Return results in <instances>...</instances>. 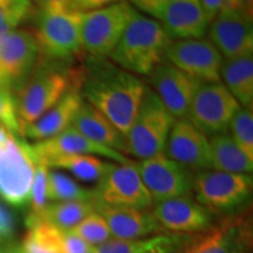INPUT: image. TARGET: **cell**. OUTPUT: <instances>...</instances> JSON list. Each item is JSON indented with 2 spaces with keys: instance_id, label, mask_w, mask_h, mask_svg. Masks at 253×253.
I'll use <instances>...</instances> for the list:
<instances>
[{
  "instance_id": "41",
  "label": "cell",
  "mask_w": 253,
  "mask_h": 253,
  "mask_svg": "<svg viewBox=\"0 0 253 253\" xmlns=\"http://www.w3.org/2000/svg\"><path fill=\"white\" fill-rule=\"evenodd\" d=\"M224 1H225V0H199V2H201L202 7L204 9L209 21L212 20L221 9H223Z\"/></svg>"
},
{
  "instance_id": "17",
  "label": "cell",
  "mask_w": 253,
  "mask_h": 253,
  "mask_svg": "<svg viewBox=\"0 0 253 253\" xmlns=\"http://www.w3.org/2000/svg\"><path fill=\"white\" fill-rule=\"evenodd\" d=\"M156 96L176 120L186 119L201 82L190 78L171 63L164 61L149 75Z\"/></svg>"
},
{
  "instance_id": "43",
  "label": "cell",
  "mask_w": 253,
  "mask_h": 253,
  "mask_svg": "<svg viewBox=\"0 0 253 253\" xmlns=\"http://www.w3.org/2000/svg\"><path fill=\"white\" fill-rule=\"evenodd\" d=\"M0 253H12V249H7L4 245L1 237H0Z\"/></svg>"
},
{
  "instance_id": "16",
  "label": "cell",
  "mask_w": 253,
  "mask_h": 253,
  "mask_svg": "<svg viewBox=\"0 0 253 253\" xmlns=\"http://www.w3.org/2000/svg\"><path fill=\"white\" fill-rule=\"evenodd\" d=\"M150 212L167 232L177 235H194L212 225V213L191 194L157 202Z\"/></svg>"
},
{
  "instance_id": "8",
  "label": "cell",
  "mask_w": 253,
  "mask_h": 253,
  "mask_svg": "<svg viewBox=\"0 0 253 253\" xmlns=\"http://www.w3.org/2000/svg\"><path fill=\"white\" fill-rule=\"evenodd\" d=\"M136 9L126 0L81 15V40L84 52L108 58L125 33Z\"/></svg>"
},
{
  "instance_id": "11",
  "label": "cell",
  "mask_w": 253,
  "mask_h": 253,
  "mask_svg": "<svg viewBox=\"0 0 253 253\" xmlns=\"http://www.w3.org/2000/svg\"><path fill=\"white\" fill-rule=\"evenodd\" d=\"M240 104L223 82L202 84L196 91L186 120L205 136L226 134Z\"/></svg>"
},
{
  "instance_id": "2",
  "label": "cell",
  "mask_w": 253,
  "mask_h": 253,
  "mask_svg": "<svg viewBox=\"0 0 253 253\" xmlns=\"http://www.w3.org/2000/svg\"><path fill=\"white\" fill-rule=\"evenodd\" d=\"M84 65L49 61L39 55L36 67L14 91L20 132L39 120L72 89L80 90Z\"/></svg>"
},
{
  "instance_id": "45",
  "label": "cell",
  "mask_w": 253,
  "mask_h": 253,
  "mask_svg": "<svg viewBox=\"0 0 253 253\" xmlns=\"http://www.w3.org/2000/svg\"><path fill=\"white\" fill-rule=\"evenodd\" d=\"M90 253H96V250H95V248H94V250H93V251H91Z\"/></svg>"
},
{
  "instance_id": "37",
  "label": "cell",
  "mask_w": 253,
  "mask_h": 253,
  "mask_svg": "<svg viewBox=\"0 0 253 253\" xmlns=\"http://www.w3.org/2000/svg\"><path fill=\"white\" fill-rule=\"evenodd\" d=\"M118 1L120 0H67V7L80 13H86L115 4Z\"/></svg>"
},
{
  "instance_id": "6",
  "label": "cell",
  "mask_w": 253,
  "mask_h": 253,
  "mask_svg": "<svg viewBox=\"0 0 253 253\" xmlns=\"http://www.w3.org/2000/svg\"><path fill=\"white\" fill-rule=\"evenodd\" d=\"M252 189L251 175L204 170L196 172L191 191L209 212L227 216L242 210L251 198Z\"/></svg>"
},
{
  "instance_id": "4",
  "label": "cell",
  "mask_w": 253,
  "mask_h": 253,
  "mask_svg": "<svg viewBox=\"0 0 253 253\" xmlns=\"http://www.w3.org/2000/svg\"><path fill=\"white\" fill-rule=\"evenodd\" d=\"M82 13L68 7H46L34 12L32 34L41 58L73 62L84 54L81 40Z\"/></svg>"
},
{
  "instance_id": "19",
  "label": "cell",
  "mask_w": 253,
  "mask_h": 253,
  "mask_svg": "<svg viewBox=\"0 0 253 253\" xmlns=\"http://www.w3.org/2000/svg\"><path fill=\"white\" fill-rule=\"evenodd\" d=\"M31 149L36 163H42L46 167L49 161L66 155H94L109 158L115 163L126 164L131 162L126 155L93 142L72 126L54 137L32 144Z\"/></svg>"
},
{
  "instance_id": "42",
  "label": "cell",
  "mask_w": 253,
  "mask_h": 253,
  "mask_svg": "<svg viewBox=\"0 0 253 253\" xmlns=\"http://www.w3.org/2000/svg\"><path fill=\"white\" fill-rule=\"evenodd\" d=\"M39 8L67 7V0H34Z\"/></svg>"
},
{
  "instance_id": "23",
  "label": "cell",
  "mask_w": 253,
  "mask_h": 253,
  "mask_svg": "<svg viewBox=\"0 0 253 253\" xmlns=\"http://www.w3.org/2000/svg\"><path fill=\"white\" fill-rule=\"evenodd\" d=\"M72 126L93 142L108 147L125 155L126 153V136L114 126L108 119L93 108L86 101H82Z\"/></svg>"
},
{
  "instance_id": "44",
  "label": "cell",
  "mask_w": 253,
  "mask_h": 253,
  "mask_svg": "<svg viewBox=\"0 0 253 253\" xmlns=\"http://www.w3.org/2000/svg\"><path fill=\"white\" fill-rule=\"evenodd\" d=\"M8 32H5V31H2V30H0V43H1V41H2V39H4V37L6 36V34H7Z\"/></svg>"
},
{
  "instance_id": "22",
  "label": "cell",
  "mask_w": 253,
  "mask_h": 253,
  "mask_svg": "<svg viewBox=\"0 0 253 253\" xmlns=\"http://www.w3.org/2000/svg\"><path fill=\"white\" fill-rule=\"evenodd\" d=\"M82 101L81 93L79 89L69 90L54 107L43 114L39 120L27 126L23 130V137L31 140L45 141L54 137L60 132L72 126L73 120L80 108Z\"/></svg>"
},
{
  "instance_id": "30",
  "label": "cell",
  "mask_w": 253,
  "mask_h": 253,
  "mask_svg": "<svg viewBox=\"0 0 253 253\" xmlns=\"http://www.w3.org/2000/svg\"><path fill=\"white\" fill-rule=\"evenodd\" d=\"M47 201H94V190L86 189L75 182L72 177L60 171L47 173Z\"/></svg>"
},
{
  "instance_id": "39",
  "label": "cell",
  "mask_w": 253,
  "mask_h": 253,
  "mask_svg": "<svg viewBox=\"0 0 253 253\" xmlns=\"http://www.w3.org/2000/svg\"><path fill=\"white\" fill-rule=\"evenodd\" d=\"M223 9L242 12L253 18V0H225Z\"/></svg>"
},
{
  "instance_id": "10",
  "label": "cell",
  "mask_w": 253,
  "mask_h": 253,
  "mask_svg": "<svg viewBox=\"0 0 253 253\" xmlns=\"http://www.w3.org/2000/svg\"><path fill=\"white\" fill-rule=\"evenodd\" d=\"M95 202L115 208L145 210L154 201L138 173L136 163H108L94 189Z\"/></svg>"
},
{
  "instance_id": "12",
  "label": "cell",
  "mask_w": 253,
  "mask_h": 253,
  "mask_svg": "<svg viewBox=\"0 0 253 253\" xmlns=\"http://www.w3.org/2000/svg\"><path fill=\"white\" fill-rule=\"evenodd\" d=\"M166 61L201 84L221 82L224 59L208 38L172 41L166 53Z\"/></svg>"
},
{
  "instance_id": "33",
  "label": "cell",
  "mask_w": 253,
  "mask_h": 253,
  "mask_svg": "<svg viewBox=\"0 0 253 253\" xmlns=\"http://www.w3.org/2000/svg\"><path fill=\"white\" fill-rule=\"evenodd\" d=\"M33 13L32 0H0V30L11 32Z\"/></svg>"
},
{
  "instance_id": "32",
  "label": "cell",
  "mask_w": 253,
  "mask_h": 253,
  "mask_svg": "<svg viewBox=\"0 0 253 253\" xmlns=\"http://www.w3.org/2000/svg\"><path fill=\"white\" fill-rule=\"evenodd\" d=\"M229 130L231 137L248 156L253 160V109L243 108L236 113Z\"/></svg>"
},
{
  "instance_id": "26",
  "label": "cell",
  "mask_w": 253,
  "mask_h": 253,
  "mask_svg": "<svg viewBox=\"0 0 253 253\" xmlns=\"http://www.w3.org/2000/svg\"><path fill=\"white\" fill-rule=\"evenodd\" d=\"M209 144L211 170L251 175L253 171V160L240 149L227 132L211 136L209 138Z\"/></svg>"
},
{
  "instance_id": "13",
  "label": "cell",
  "mask_w": 253,
  "mask_h": 253,
  "mask_svg": "<svg viewBox=\"0 0 253 253\" xmlns=\"http://www.w3.org/2000/svg\"><path fill=\"white\" fill-rule=\"evenodd\" d=\"M38 60L39 49L32 32H8L0 43V89L14 94L36 67Z\"/></svg>"
},
{
  "instance_id": "29",
  "label": "cell",
  "mask_w": 253,
  "mask_h": 253,
  "mask_svg": "<svg viewBox=\"0 0 253 253\" xmlns=\"http://www.w3.org/2000/svg\"><path fill=\"white\" fill-rule=\"evenodd\" d=\"M108 163L94 155H66L56 157L47 163V168L67 170L73 176L84 182H97L103 175Z\"/></svg>"
},
{
  "instance_id": "40",
  "label": "cell",
  "mask_w": 253,
  "mask_h": 253,
  "mask_svg": "<svg viewBox=\"0 0 253 253\" xmlns=\"http://www.w3.org/2000/svg\"><path fill=\"white\" fill-rule=\"evenodd\" d=\"M13 231V221L9 212L4 207L0 205V237L7 238Z\"/></svg>"
},
{
  "instance_id": "34",
  "label": "cell",
  "mask_w": 253,
  "mask_h": 253,
  "mask_svg": "<svg viewBox=\"0 0 253 253\" xmlns=\"http://www.w3.org/2000/svg\"><path fill=\"white\" fill-rule=\"evenodd\" d=\"M47 173L48 168L42 163H37L31 189V216H38L47 207Z\"/></svg>"
},
{
  "instance_id": "38",
  "label": "cell",
  "mask_w": 253,
  "mask_h": 253,
  "mask_svg": "<svg viewBox=\"0 0 253 253\" xmlns=\"http://www.w3.org/2000/svg\"><path fill=\"white\" fill-rule=\"evenodd\" d=\"M169 1L170 0H129L132 7L151 15L154 19Z\"/></svg>"
},
{
  "instance_id": "14",
  "label": "cell",
  "mask_w": 253,
  "mask_h": 253,
  "mask_svg": "<svg viewBox=\"0 0 253 253\" xmlns=\"http://www.w3.org/2000/svg\"><path fill=\"white\" fill-rule=\"evenodd\" d=\"M136 168L154 203L191 194L192 172L164 153L140 161Z\"/></svg>"
},
{
  "instance_id": "1",
  "label": "cell",
  "mask_w": 253,
  "mask_h": 253,
  "mask_svg": "<svg viewBox=\"0 0 253 253\" xmlns=\"http://www.w3.org/2000/svg\"><path fill=\"white\" fill-rule=\"evenodd\" d=\"M147 87L137 75L119 67L108 58L88 55L84 63L82 99L125 136L137 115Z\"/></svg>"
},
{
  "instance_id": "25",
  "label": "cell",
  "mask_w": 253,
  "mask_h": 253,
  "mask_svg": "<svg viewBox=\"0 0 253 253\" xmlns=\"http://www.w3.org/2000/svg\"><path fill=\"white\" fill-rule=\"evenodd\" d=\"M188 236L166 232L134 240L110 239L95 250L96 253H177Z\"/></svg>"
},
{
  "instance_id": "15",
  "label": "cell",
  "mask_w": 253,
  "mask_h": 253,
  "mask_svg": "<svg viewBox=\"0 0 253 253\" xmlns=\"http://www.w3.org/2000/svg\"><path fill=\"white\" fill-rule=\"evenodd\" d=\"M253 18L221 9L209 23L208 39L224 60L253 54Z\"/></svg>"
},
{
  "instance_id": "18",
  "label": "cell",
  "mask_w": 253,
  "mask_h": 253,
  "mask_svg": "<svg viewBox=\"0 0 253 253\" xmlns=\"http://www.w3.org/2000/svg\"><path fill=\"white\" fill-rule=\"evenodd\" d=\"M164 154L191 172L211 170L209 137L186 119L176 120Z\"/></svg>"
},
{
  "instance_id": "27",
  "label": "cell",
  "mask_w": 253,
  "mask_h": 253,
  "mask_svg": "<svg viewBox=\"0 0 253 253\" xmlns=\"http://www.w3.org/2000/svg\"><path fill=\"white\" fill-rule=\"evenodd\" d=\"M28 232L25 237L23 253H62L63 231L38 217H27Z\"/></svg>"
},
{
  "instance_id": "21",
  "label": "cell",
  "mask_w": 253,
  "mask_h": 253,
  "mask_svg": "<svg viewBox=\"0 0 253 253\" xmlns=\"http://www.w3.org/2000/svg\"><path fill=\"white\" fill-rule=\"evenodd\" d=\"M95 211L106 220L115 239L134 240L166 233L150 211L130 208H115L94 201Z\"/></svg>"
},
{
  "instance_id": "46",
  "label": "cell",
  "mask_w": 253,
  "mask_h": 253,
  "mask_svg": "<svg viewBox=\"0 0 253 253\" xmlns=\"http://www.w3.org/2000/svg\"><path fill=\"white\" fill-rule=\"evenodd\" d=\"M249 253H251V252H249Z\"/></svg>"
},
{
  "instance_id": "9",
  "label": "cell",
  "mask_w": 253,
  "mask_h": 253,
  "mask_svg": "<svg viewBox=\"0 0 253 253\" xmlns=\"http://www.w3.org/2000/svg\"><path fill=\"white\" fill-rule=\"evenodd\" d=\"M36 166L31 144L18 136L0 145V196L4 201L14 207L28 203Z\"/></svg>"
},
{
  "instance_id": "35",
  "label": "cell",
  "mask_w": 253,
  "mask_h": 253,
  "mask_svg": "<svg viewBox=\"0 0 253 253\" xmlns=\"http://www.w3.org/2000/svg\"><path fill=\"white\" fill-rule=\"evenodd\" d=\"M0 126L12 135L21 137L14 94L6 89H0Z\"/></svg>"
},
{
  "instance_id": "36",
  "label": "cell",
  "mask_w": 253,
  "mask_h": 253,
  "mask_svg": "<svg viewBox=\"0 0 253 253\" xmlns=\"http://www.w3.org/2000/svg\"><path fill=\"white\" fill-rule=\"evenodd\" d=\"M94 248L84 242L71 231H63L62 253H90Z\"/></svg>"
},
{
  "instance_id": "5",
  "label": "cell",
  "mask_w": 253,
  "mask_h": 253,
  "mask_svg": "<svg viewBox=\"0 0 253 253\" xmlns=\"http://www.w3.org/2000/svg\"><path fill=\"white\" fill-rule=\"evenodd\" d=\"M175 122L172 114L164 107L153 89L147 87L137 115L126 135V154L141 161L163 154Z\"/></svg>"
},
{
  "instance_id": "24",
  "label": "cell",
  "mask_w": 253,
  "mask_h": 253,
  "mask_svg": "<svg viewBox=\"0 0 253 253\" xmlns=\"http://www.w3.org/2000/svg\"><path fill=\"white\" fill-rule=\"evenodd\" d=\"M220 80L243 108L253 104V54L226 59L220 68Z\"/></svg>"
},
{
  "instance_id": "28",
  "label": "cell",
  "mask_w": 253,
  "mask_h": 253,
  "mask_svg": "<svg viewBox=\"0 0 253 253\" xmlns=\"http://www.w3.org/2000/svg\"><path fill=\"white\" fill-rule=\"evenodd\" d=\"M93 212H95L94 201H68L47 204L40 214L28 216L41 218L60 230L68 231Z\"/></svg>"
},
{
  "instance_id": "3",
  "label": "cell",
  "mask_w": 253,
  "mask_h": 253,
  "mask_svg": "<svg viewBox=\"0 0 253 253\" xmlns=\"http://www.w3.org/2000/svg\"><path fill=\"white\" fill-rule=\"evenodd\" d=\"M171 42L156 19L136 11L108 58L131 74L149 77L158 65L166 61V53Z\"/></svg>"
},
{
  "instance_id": "20",
  "label": "cell",
  "mask_w": 253,
  "mask_h": 253,
  "mask_svg": "<svg viewBox=\"0 0 253 253\" xmlns=\"http://www.w3.org/2000/svg\"><path fill=\"white\" fill-rule=\"evenodd\" d=\"M155 19L172 41L202 39L210 23L199 0H170Z\"/></svg>"
},
{
  "instance_id": "31",
  "label": "cell",
  "mask_w": 253,
  "mask_h": 253,
  "mask_svg": "<svg viewBox=\"0 0 253 253\" xmlns=\"http://www.w3.org/2000/svg\"><path fill=\"white\" fill-rule=\"evenodd\" d=\"M68 231H71L73 235L78 236L93 248L95 245L100 246L104 244L110 240V237H112L106 220L96 211Z\"/></svg>"
},
{
  "instance_id": "7",
  "label": "cell",
  "mask_w": 253,
  "mask_h": 253,
  "mask_svg": "<svg viewBox=\"0 0 253 253\" xmlns=\"http://www.w3.org/2000/svg\"><path fill=\"white\" fill-rule=\"evenodd\" d=\"M251 210L227 214L202 232L189 235L177 253H249L252 248Z\"/></svg>"
}]
</instances>
